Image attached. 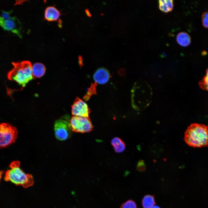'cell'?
<instances>
[{"label": "cell", "instance_id": "6da1fadb", "mask_svg": "<svg viewBox=\"0 0 208 208\" xmlns=\"http://www.w3.org/2000/svg\"><path fill=\"white\" fill-rule=\"evenodd\" d=\"M153 95L152 88L146 82L139 80L134 84L132 90V105L136 110L147 108L151 102Z\"/></svg>", "mask_w": 208, "mask_h": 208}, {"label": "cell", "instance_id": "7a4b0ae2", "mask_svg": "<svg viewBox=\"0 0 208 208\" xmlns=\"http://www.w3.org/2000/svg\"><path fill=\"white\" fill-rule=\"evenodd\" d=\"M184 139L189 146L193 147L208 146V126L191 124L185 133Z\"/></svg>", "mask_w": 208, "mask_h": 208}, {"label": "cell", "instance_id": "3957f363", "mask_svg": "<svg viewBox=\"0 0 208 208\" xmlns=\"http://www.w3.org/2000/svg\"><path fill=\"white\" fill-rule=\"evenodd\" d=\"M13 68L7 74L9 80L16 81L22 88L24 87L30 81L35 78L32 73V65L31 62L24 61L13 62Z\"/></svg>", "mask_w": 208, "mask_h": 208}, {"label": "cell", "instance_id": "277c9868", "mask_svg": "<svg viewBox=\"0 0 208 208\" xmlns=\"http://www.w3.org/2000/svg\"><path fill=\"white\" fill-rule=\"evenodd\" d=\"M20 162L15 161L10 164V168L6 171L4 178L7 181H10L16 185L27 188L34 183L33 177L30 174L25 173L20 168Z\"/></svg>", "mask_w": 208, "mask_h": 208}, {"label": "cell", "instance_id": "5b68a950", "mask_svg": "<svg viewBox=\"0 0 208 208\" xmlns=\"http://www.w3.org/2000/svg\"><path fill=\"white\" fill-rule=\"evenodd\" d=\"M16 128L8 123L0 124V148L6 147L14 143L18 135Z\"/></svg>", "mask_w": 208, "mask_h": 208}, {"label": "cell", "instance_id": "8992f818", "mask_svg": "<svg viewBox=\"0 0 208 208\" xmlns=\"http://www.w3.org/2000/svg\"><path fill=\"white\" fill-rule=\"evenodd\" d=\"M70 123L72 131L75 132L85 133L92 130L93 127L89 117L73 116Z\"/></svg>", "mask_w": 208, "mask_h": 208}, {"label": "cell", "instance_id": "52a82bcc", "mask_svg": "<svg viewBox=\"0 0 208 208\" xmlns=\"http://www.w3.org/2000/svg\"><path fill=\"white\" fill-rule=\"evenodd\" d=\"M55 134L56 138L61 141L69 138L72 131L70 121L63 118L55 121L54 125Z\"/></svg>", "mask_w": 208, "mask_h": 208}, {"label": "cell", "instance_id": "ba28073f", "mask_svg": "<svg viewBox=\"0 0 208 208\" xmlns=\"http://www.w3.org/2000/svg\"><path fill=\"white\" fill-rule=\"evenodd\" d=\"M0 26L4 30L11 31L21 38V23L16 17L10 16L5 18L0 16Z\"/></svg>", "mask_w": 208, "mask_h": 208}, {"label": "cell", "instance_id": "9c48e42d", "mask_svg": "<svg viewBox=\"0 0 208 208\" xmlns=\"http://www.w3.org/2000/svg\"><path fill=\"white\" fill-rule=\"evenodd\" d=\"M72 114L73 116L89 117L90 110L87 104L77 97L71 106Z\"/></svg>", "mask_w": 208, "mask_h": 208}, {"label": "cell", "instance_id": "30bf717a", "mask_svg": "<svg viewBox=\"0 0 208 208\" xmlns=\"http://www.w3.org/2000/svg\"><path fill=\"white\" fill-rule=\"evenodd\" d=\"M110 77V73L105 68L101 67L98 69L93 75L95 83L100 84H104L109 80Z\"/></svg>", "mask_w": 208, "mask_h": 208}, {"label": "cell", "instance_id": "8fae6325", "mask_svg": "<svg viewBox=\"0 0 208 208\" xmlns=\"http://www.w3.org/2000/svg\"><path fill=\"white\" fill-rule=\"evenodd\" d=\"M60 15V11L53 6L47 7L45 11L44 18L48 21H57Z\"/></svg>", "mask_w": 208, "mask_h": 208}, {"label": "cell", "instance_id": "7c38bea8", "mask_svg": "<svg viewBox=\"0 0 208 208\" xmlns=\"http://www.w3.org/2000/svg\"><path fill=\"white\" fill-rule=\"evenodd\" d=\"M46 70V67L42 64L35 63L32 66V73L34 77L39 78L43 76Z\"/></svg>", "mask_w": 208, "mask_h": 208}, {"label": "cell", "instance_id": "4fadbf2b", "mask_svg": "<svg viewBox=\"0 0 208 208\" xmlns=\"http://www.w3.org/2000/svg\"><path fill=\"white\" fill-rule=\"evenodd\" d=\"M176 39L178 43L183 47L188 46L191 42L190 36L185 32L179 33L177 36Z\"/></svg>", "mask_w": 208, "mask_h": 208}, {"label": "cell", "instance_id": "5bb4252c", "mask_svg": "<svg viewBox=\"0 0 208 208\" xmlns=\"http://www.w3.org/2000/svg\"><path fill=\"white\" fill-rule=\"evenodd\" d=\"M111 144L116 153H122L125 149V145L124 142L118 137L114 138L111 141Z\"/></svg>", "mask_w": 208, "mask_h": 208}, {"label": "cell", "instance_id": "9a60e30c", "mask_svg": "<svg viewBox=\"0 0 208 208\" xmlns=\"http://www.w3.org/2000/svg\"><path fill=\"white\" fill-rule=\"evenodd\" d=\"M159 7L162 11L167 13L171 11L173 8V1L172 0H159Z\"/></svg>", "mask_w": 208, "mask_h": 208}, {"label": "cell", "instance_id": "2e32d148", "mask_svg": "<svg viewBox=\"0 0 208 208\" xmlns=\"http://www.w3.org/2000/svg\"><path fill=\"white\" fill-rule=\"evenodd\" d=\"M142 203L143 208H151L155 203L154 196L145 195L142 199Z\"/></svg>", "mask_w": 208, "mask_h": 208}, {"label": "cell", "instance_id": "e0dca14e", "mask_svg": "<svg viewBox=\"0 0 208 208\" xmlns=\"http://www.w3.org/2000/svg\"><path fill=\"white\" fill-rule=\"evenodd\" d=\"M199 85L203 90L208 91V68L206 70V75L199 82Z\"/></svg>", "mask_w": 208, "mask_h": 208}, {"label": "cell", "instance_id": "ac0fdd59", "mask_svg": "<svg viewBox=\"0 0 208 208\" xmlns=\"http://www.w3.org/2000/svg\"><path fill=\"white\" fill-rule=\"evenodd\" d=\"M120 208H137V206L134 201L129 200L122 204Z\"/></svg>", "mask_w": 208, "mask_h": 208}, {"label": "cell", "instance_id": "d6986e66", "mask_svg": "<svg viewBox=\"0 0 208 208\" xmlns=\"http://www.w3.org/2000/svg\"><path fill=\"white\" fill-rule=\"evenodd\" d=\"M96 85L95 83L92 84L88 90V93L84 97V98L85 100H88L89 99L90 97L93 94H95L96 93L95 90L96 86Z\"/></svg>", "mask_w": 208, "mask_h": 208}, {"label": "cell", "instance_id": "ffe728a7", "mask_svg": "<svg viewBox=\"0 0 208 208\" xmlns=\"http://www.w3.org/2000/svg\"><path fill=\"white\" fill-rule=\"evenodd\" d=\"M201 18L203 26L208 28V11L204 12L202 15Z\"/></svg>", "mask_w": 208, "mask_h": 208}, {"label": "cell", "instance_id": "44dd1931", "mask_svg": "<svg viewBox=\"0 0 208 208\" xmlns=\"http://www.w3.org/2000/svg\"><path fill=\"white\" fill-rule=\"evenodd\" d=\"M137 168V170L140 172H143L145 170L146 166L143 160H140L138 162Z\"/></svg>", "mask_w": 208, "mask_h": 208}, {"label": "cell", "instance_id": "7402d4cb", "mask_svg": "<svg viewBox=\"0 0 208 208\" xmlns=\"http://www.w3.org/2000/svg\"><path fill=\"white\" fill-rule=\"evenodd\" d=\"M85 11L86 15L89 17H91L92 16L90 11L88 9H86Z\"/></svg>", "mask_w": 208, "mask_h": 208}, {"label": "cell", "instance_id": "603a6c76", "mask_svg": "<svg viewBox=\"0 0 208 208\" xmlns=\"http://www.w3.org/2000/svg\"><path fill=\"white\" fill-rule=\"evenodd\" d=\"M3 173V171L0 170V180L1 178L2 175Z\"/></svg>", "mask_w": 208, "mask_h": 208}, {"label": "cell", "instance_id": "cb8c5ba5", "mask_svg": "<svg viewBox=\"0 0 208 208\" xmlns=\"http://www.w3.org/2000/svg\"><path fill=\"white\" fill-rule=\"evenodd\" d=\"M151 208H160L157 205H154Z\"/></svg>", "mask_w": 208, "mask_h": 208}]
</instances>
